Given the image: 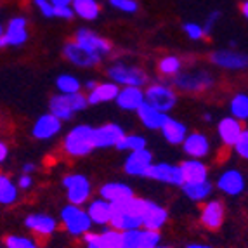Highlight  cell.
Returning a JSON list of instances; mask_svg holds the SVG:
<instances>
[{
	"label": "cell",
	"instance_id": "1",
	"mask_svg": "<svg viewBox=\"0 0 248 248\" xmlns=\"http://www.w3.org/2000/svg\"><path fill=\"white\" fill-rule=\"evenodd\" d=\"M144 198H137L136 195L124 202L113 203L109 226L118 231L142 228V210H144Z\"/></svg>",
	"mask_w": 248,
	"mask_h": 248
},
{
	"label": "cell",
	"instance_id": "2",
	"mask_svg": "<svg viewBox=\"0 0 248 248\" xmlns=\"http://www.w3.org/2000/svg\"><path fill=\"white\" fill-rule=\"evenodd\" d=\"M87 95L82 92H75V94H56L49 101V113L58 116L61 122L71 120L77 113L87 109Z\"/></svg>",
	"mask_w": 248,
	"mask_h": 248
},
{
	"label": "cell",
	"instance_id": "3",
	"mask_svg": "<svg viewBox=\"0 0 248 248\" xmlns=\"http://www.w3.org/2000/svg\"><path fill=\"white\" fill-rule=\"evenodd\" d=\"M62 149L71 158L89 156L94 151L91 125L80 124L71 128L70 132L66 134V137H64V141H62Z\"/></svg>",
	"mask_w": 248,
	"mask_h": 248
},
{
	"label": "cell",
	"instance_id": "4",
	"mask_svg": "<svg viewBox=\"0 0 248 248\" xmlns=\"http://www.w3.org/2000/svg\"><path fill=\"white\" fill-rule=\"evenodd\" d=\"M174 78L175 89L182 92H189V94H198V92H205L208 89L214 87L215 77L205 68L200 70H184L179 71Z\"/></svg>",
	"mask_w": 248,
	"mask_h": 248
},
{
	"label": "cell",
	"instance_id": "5",
	"mask_svg": "<svg viewBox=\"0 0 248 248\" xmlns=\"http://www.w3.org/2000/svg\"><path fill=\"white\" fill-rule=\"evenodd\" d=\"M108 77L109 82L116 83L118 87H142L148 85L149 77L142 68L132 66L127 62H115L108 68Z\"/></svg>",
	"mask_w": 248,
	"mask_h": 248
},
{
	"label": "cell",
	"instance_id": "6",
	"mask_svg": "<svg viewBox=\"0 0 248 248\" xmlns=\"http://www.w3.org/2000/svg\"><path fill=\"white\" fill-rule=\"evenodd\" d=\"M144 103L161 113H170L177 104V94L172 85L155 82L144 89Z\"/></svg>",
	"mask_w": 248,
	"mask_h": 248
},
{
	"label": "cell",
	"instance_id": "7",
	"mask_svg": "<svg viewBox=\"0 0 248 248\" xmlns=\"http://www.w3.org/2000/svg\"><path fill=\"white\" fill-rule=\"evenodd\" d=\"M61 222L68 234H71L73 238L83 236L92 229V222L87 212L78 205H71V203L61 210Z\"/></svg>",
	"mask_w": 248,
	"mask_h": 248
},
{
	"label": "cell",
	"instance_id": "8",
	"mask_svg": "<svg viewBox=\"0 0 248 248\" xmlns=\"http://www.w3.org/2000/svg\"><path fill=\"white\" fill-rule=\"evenodd\" d=\"M62 186L66 189V198L71 205H85L91 200L92 184L83 174H68L62 179Z\"/></svg>",
	"mask_w": 248,
	"mask_h": 248
},
{
	"label": "cell",
	"instance_id": "9",
	"mask_svg": "<svg viewBox=\"0 0 248 248\" xmlns=\"http://www.w3.org/2000/svg\"><path fill=\"white\" fill-rule=\"evenodd\" d=\"M78 46H82L83 49H87L89 52H92L94 56H97V58L104 59L106 56H109L113 50V46L111 42L108 40V38L101 37V35H97L95 31H92V30L89 28H80L77 33H75V38H73Z\"/></svg>",
	"mask_w": 248,
	"mask_h": 248
},
{
	"label": "cell",
	"instance_id": "10",
	"mask_svg": "<svg viewBox=\"0 0 248 248\" xmlns=\"http://www.w3.org/2000/svg\"><path fill=\"white\" fill-rule=\"evenodd\" d=\"M210 61L214 66L228 71H245L248 68L247 54L238 49H219L210 54Z\"/></svg>",
	"mask_w": 248,
	"mask_h": 248
},
{
	"label": "cell",
	"instance_id": "11",
	"mask_svg": "<svg viewBox=\"0 0 248 248\" xmlns=\"http://www.w3.org/2000/svg\"><path fill=\"white\" fill-rule=\"evenodd\" d=\"M146 179H153L161 184H167V186H182L184 177H182L181 167L174 165V163H169V161H158V163H151V167L148 169L144 175Z\"/></svg>",
	"mask_w": 248,
	"mask_h": 248
},
{
	"label": "cell",
	"instance_id": "12",
	"mask_svg": "<svg viewBox=\"0 0 248 248\" xmlns=\"http://www.w3.org/2000/svg\"><path fill=\"white\" fill-rule=\"evenodd\" d=\"M124 136V127L118 124H104L101 127H92V144H94V149L115 148Z\"/></svg>",
	"mask_w": 248,
	"mask_h": 248
},
{
	"label": "cell",
	"instance_id": "13",
	"mask_svg": "<svg viewBox=\"0 0 248 248\" xmlns=\"http://www.w3.org/2000/svg\"><path fill=\"white\" fill-rule=\"evenodd\" d=\"M215 186L220 193L228 196H240L245 193L247 182H245V175L241 170L238 169H226L224 172H220V175L215 181Z\"/></svg>",
	"mask_w": 248,
	"mask_h": 248
},
{
	"label": "cell",
	"instance_id": "14",
	"mask_svg": "<svg viewBox=\"0 0 248 248\" xmlns=\"http://www.w3.org/2000/svg\"><path fill=\"white\" fill-rule=\"evenodd\" d=\"M62 56L77 68H94L97 66L103 59L94 56L92 52H89L87 49H83L82 46H78L75 40H70L64 44L62 47Z\"/></svg>",
	"mask_w": 248,
	"mask_h": 248
},
{
	"label": "cell",
	"instance_id": "15",
	"mask_svg": "<svg viewBox=\"0 0 248 248\" xmlns=\"http://www.w3.org/2000/svg\"><path fill=\"white\" fill-rule=\"evenodd\" d=\"M28 19L25 16H14L4 28V38L7 47H21L28 42Z\"/></svg>",
	"mask_w": 248,
	"mask_h": 248
},
{
	"label": "cell",
	"instance_id": "16",
	"mask_svg": "<svg viewBox=\"0 0 248 248\" xmlns=\"http://www.w3.org/2000/svg\"><path fill=\"white\" fill-rule=\"evenodd\" d=\"M151 163H153V153L148 148H144L128 153V156L124 161V170L130 177H144Z\"/></svg>",
	"mask_w": 248,
	"mask_h": 248
},
{
	"label": "cell",
	"instance_id": "17",
	"mask_svg": "<svg viewBox=\"0 0 248 248\" xmlns=\"http://www.w3.org/2000/svg\"><path fill=\"white\" fill-rule=\"evenodd\" d=\"M181 146L187 158H196V160H203L205 156H208L212 149L210 139L203 132H187Z\"/></svg>",
	"mask_w": 248,
	"mask_h": 248
},
{
	"label": "cell",
	"instance_id": "18",
	"mask_svg": "<svg viewBox=\"0 0 248 248\" xmlns=\"http://www.w3.org/2000/svg\"><path fill=\"white\" fill-rule=\"evenodd\" d=\"M62 122L58 116H54L52 113H44L42 116H38L37 122L33 124L31 128V136L38 141H50L54 137L61 132Z\"/></svg>",
	"mask_w": 248,
	"mask_h": 248
},
{
	"label": "cell",
	"instance_id": "19",
	"mask_svg": "<svg viewBox=\"0 0 248 248\" xmlns=\"http://www.w3.org/2000/svg\"><path fill=\"white\" fill-rule=\"evenodd\" d=\"M167 220H169V210L161 207L160 203L146 200L144 210H142V228L160 231L167 224Z\"/></svg>",
	"mask_w": 248,
	"mask_h": 248
},
{
	"label": "cell",
	"instance_id": "20",
	"mask_svg": "<svg viewBox=\"0 0 248 248\" xmlns=\"http://www.w3.org/2000/svg\"><path fill=\"white\" fill-rule=\"evenodd\" d=\"M224 217H226V207L220 200H208L200 214V220L208 229H219L224 222Z\"/></svg>",
	"mask_w": 248,
	"mask_h": 248
},
{
	"label": "cell",
	"instance_id": "21",
	"mask_svg": "<svg viewBox=\"0 0 248 248\" xmlns=\"http://www.w3.org/2000/svg\"><path fill=\"white\" fill-rule=\"evenodd\" d=\"M111 210H113V205L103 198H95V200H92V202H89L87 208H85L92 226H99V228L109 226Z\"/></svg>",
	"mask_w": 248,
	"mask_h": 248
},
{
	"label": "cell",
	"instance_id": "22",
	"mask_svg": "<svg viewBox=\"0 0 248 248\" xmlns=\"http://www.w3.org/2000/svg\"><path fill=\"white\" fill-rule=\"evenodd\" d=\"M116 106L124 111H136L144 103V89L142 87H120L115 97Z\"/></svg>",
	"mask_w": 248,
	"mask_h": 248
},
{
	"label": "cell",
	"instance_id": "23",
	"mask_svg": "<svg viewBox=\"0 0 248 248\" xmlns=\"http://www.w3.org/2000/svg\"><path fill=\"white\" fill-rule=\"evenodd\" d=\"M25 226L38 236H50L58 229V220L49 214H30L25 219Z\"/></svg>",
	"mask_w": 248,
	"mask_h": 248
},
{
	"label": "cell",
	"instance_id": "24",
	"mask_svg": "<svg viewBox=\"0 0 248 248\" xmlns=\"http://www.w3.org/2000/svg\"><path fill=\"white\" fill-rule=\"evenodd\" d=\"M130 196H134V189L125 182H106L99 187V198L106 200L113 205V203L124 202V200H128Z\"/></svg>",
	"mask_w": 248,
	"mask_h": 248
},
{
	"label": "cell",
	"instance_id": "25",
	"mask_svg": "<svg viewBox=\"0 0 248 248\" xmlns=\"http://www.w3.org/2000/svg\"><path fill=\"white\" fill-rule=\"evenodd\" d=\"M118 85L113 82H99L95 83V87L92 91H89L87 94V103L89 106H95V104H103V103H111L115 101L116 94H118Z\"/></svg>",
	"mask_w": 248,
	"mask_h": 248
},
{
	"label": "cell",
	"instance_id": "26",
	"mask_svg": "<svg viewBox=\"0 0 248 248\" xmlns=\"http://www.w3.org/2000/svg\"><path fill=\"white\" fill-rule=\"evenodd\" d=\"M243 132V125L240 120H236L232 116H224L222 120L217 124V134L222 144L232 146L236 142V139L240 137V134Z\"/></svg>",
	"mask_w": 248,
	"mask_h": 248
},
{
	"label": "cell",
	"instance_id": "27",
	"mask_svg": "<svg viewBox=\"0 0 248 248\" xmlns=\"http://www.w3.org/2000/svg\"><path fill=\"white\" fill-rule=\"evenodd\" d=\"M160 132L169 144L177 146L184 141V137H186V134H187V127H186V124L175 120L172 116H167V120L163 122V125L160 127Z\"/></svg>",
	"mask_w": 248,
	"mask_h": 248
},
{
	"label": "cell",
	"instance_id": "28",
	"mask_svg": "<svg viewBox=\"0 0 248 248\" xmlns=\"http://www.w3.org/2000/svg\"><path fill=\"white\" fill-rule=\"evenodd\" d=\"M181 189L187 200L198 203V202H205V200L210 198L212 191H214V184H212L208 179L200 181V182H182Z\"/></svg>",
	"mask_w": 248,
	"mask_h": 248
},
{
	"label": "cell",
	"instance_id": "29",
	"mask_svg": "<svg viewBox=\"0 0 248 248\" xmlns=\"http://www.w3.org/2000/svg\"><path fill=\"white\" fill-rule=\"evenodd\" d=\"M139 122L144 125L149 130H160V127L163 125V122L167 120V113H161L158 109H155L153 106H149L148 103H142L141 106L136 109Z\"/></svg>",
	"mask_w": 248,
	"mask_h": 248
},
{
	"label": "cell",
	"instance_id": "30",
	"mask_svg": "<svg viewBox=\"0 0 248 248\" xmlns=\"http://www.w3.org/2000/svg\"><path fill=\"white\" fill-rule=\"evenodd\" d=\"M179 167H181L184 182H200V181L208 179V169L202 160L187 158V160L182 161Z\"/></svg>",
	"mask_w": 248,
	"mask_h": 248
},
{
	"label": "cell",
	"instance_id": "31",
	"mask_svg": "<svg viewBox=\"0 0 248 248\" xmlns=\"http://www.w3.org/2000/svg\"><path fill=\"white\" fill-rule=\"evenodd\" d=\"M73 14L83 21H95L101 16V4L97 0H71Z\"/></svg>",
	"mask_w": 248,
	"mask_h": 248
},
{
	"label": "cell",
	"instance_id": "32",
	"mask_svg": "<svg viewBox=\"0 0 248 248\" xmlns=\"http://www.w3.org/2000/svg\"><path fill=\"white\" fill-rule=\"evenodd\" d=\"M17 198H19L17 186L7 175L0 174V205H4V207L14 205L17 202Z\"/></svg>",
	"mask_w": 248,
	"mask_h": 248
},
{
	"label": "cell",
	"instance_id": "33",
	"mask_svg": "<svg viewBox=\"0 0 248 248\" xmlns=\"http://www.w3.org/2000/svg\"><path fill=\"white\" fill-rule=\"evenodd\" d=\"M115 148L118 149V151H128V153H132V151H139V149L148 148V142H146V137L141 136V134H125Z\"/></svg>",
	"mask_w": 248,
	"mask_h": 248
},
{
	"label": "cell",
	"instance_id": "34",
	"mask_svg": "<svg viewBox=\"0 0 248 248\" xmlns=\"http://www.w3.org/2000/svg\"><path fill=\"white\" fill-rule=\"evenodd\" d=\"M229 111L231 116L236 120L245 122L248 118V95L245 92H238L232 95L231 103H229Z\"/></svg>",
	"mask_w": 248,
	"mask_h": 248
},
{
	"label": "cell",
	"instance_id": "35",
	"mask_svg": "<svg viewBox=\"0 0 248 248\" xmlns=\"http://www.w3.org/2000/svg\"><path fill=\"white\" fill-rule=\"evenodd\" d=\"M56 89L59 94H75L82 91V82L75 75L62 73L56 78Z\"/></svg>",
	"mask_w": 248,
	"mask_h": 248
},
{
	"label": "cell",
	"instance_id": "36",
	"mask_svg": "<svg viewBox=\"0 0 248 248\" xmlns=\"http://www.w3.org/2000/svg\"><path fill=\"white\" fill-rule=\"evenodd\" d=\"M182 70V61L175 54H169L158 61V71L165 77H175Z\"/></svg>",
	"mask_w": 248,
	"mask_h": 248
},
{
	"label": "cell",
	"instance_id": "37",
	"mask_svg": "<svg viewBox=\"0 0 248 248\" xmlns=\"http://www.w3.org/2000/svg\"><path fill=\"white\" fill-rule=\"evenodd\" d=\"M97 238L104 248H122V234L118 229L106 228L101 232H97Z\"/></svg>",
	"mask_w": 248,
	"mask_h": 248
},
{
	"label": "cell",
	"instance_id": "38",
	"mask_svg": "<svg viewBox=\"0 0 248 248\" xmlns=\"http://www.w3.org/2000/svg\"><path fill=\"white\" fill-rule=\"evenodd\" d=\"M160 243H161L160 231L141 228V234H139V248H155Z\"/></svg>",
	"mask_w": 248,
	"mask_h": 248
},
{
	"label": "cell",
	"instance_id": "39",
	"mask_svg": "<svg viewBox=\"0 0 248 248\" xmlns=\"http://www.w3.org/2000/svg\"><path fill=\"white\" fill-rule=\"evenodd\" d=\"M5 248H38L37 241L23 234H11L5 238Z\"/></svg>",
	"mask_w": 248,
	"mask_h": 248
},
{
	"label": "cell",
	"instance_id": "40",
	"mask_svg": "<svg viewBox=\"0 0 248 248\" xmlns=\"http://www.w3.org/2000/svg\"><path fill=\"white\" fill-rule=\"evenodd\" d=\"M109 5L124 14H136L139 11V2L137 0H108Z\"/></svg>",
	"mask_w": 248,
	"mask_h": 248
},
{
	"label": "cell",
	"instance_id": "41",
	"mask_svg": "<svg viewBox=\"0 0 248 248\" xmlns=\"http://www.w3.org/2000/svg\"><path fill=\"white\" fill-rule=\"evenodd\" d=\"M120 234H122V248H139L141 229H127V231H120Z\"/></svg>",
	"mask_w": 248,
	"mask_h": 248
},
{
	"label": "cell",
	"instance_id": "42",
	"mask_svg": "<svg viewBox=\"0 0 248 248\" xmlns=\"http://www.w3.org/2000/svg\"><path fill=\"white\" fill-rule=\"evenodd\" d=\"M182 31L186 33V37L189 40H203L205 35H203V28L200 23H195V21H187L182 25Z\"/></svg>",
	"mask_w": 248,
	"mask_h": 248
},
{
	"label": "cell",
	"instance_id": "43",
	"mask_svg": "<svg viewBox=\"0 0 248 248\" xmlns=\"http://www.w3.org/2000/svg\"><path fill=\"white\" fill-rule=\"evenodd\" d=\"M220 17H222V13H220V11H217V9L208 13L207 19H205V23L202 25L203 35H205V37H210V35L214 33V30H215V26H217V23L220 21Z\"/></svg>",
	"mask_w": 248,
	"mask_h": 248
},
{
	"label": "cell",
	"instance_id": "44",
	"mask_svg": "<svg viewBox=\"0 0 248 248\" xmlns=\"http://www.w3.org/2000/svg\"><path fill=\"white\" fill-rule=\"evenodd\" d=\"M232 148H234V151H236L238 156L247 160L248 158V130L247 128H243V132H241L240 137L236 139V142L232 144Z\"/></svg>",
	"mask_w": 248,
	"mask_h": 248
},
{
	"label": "cell",
	"instance_id": "45",
	"mask_svg": "<svg viewBox=\"0 0 248 248\" xmlns=\"http://www.w3.org/2000/svg\"><path fill=\"white\" fill-rule=\"evenodd\" d=\"M33 5L38 9V13L44 17H47V19L54 17V5L50 4L49 0H33Z\"/></svg>",
	"mask_w": 248,
	"mask_h": 248
},
{
	"label": "cell",
	"instance_id": "46",
	"mask_svg": "<svg viewBox=\"0 0 248 248\" xmlns=\"http://www.w3.org/2000/svg\"><path fill=\"white\" fill-rule=\"evenodd\" d=\"M54 17H59V19H73V9L71 5H54Z\"/></svg>",
	"mask_w": 248,
	"mask_h": 248
},
{
	"label": "cell",
	"instance_id": "47",
	"mask_svg": "<svg viewBox=\"0 0 248 248\" xmlns=\"http://www.w3.org/2000/svg\"><path fill=\"white\" fill-rule=\"evenodd\" d=\"M83 241H85V245H87V248H104L103 245H101L99 238H97V232H85L83 234Z\"/></svg>",
	"mask_w": 248,
	"mask_h": 248
},
{
	"label": "cell",
	"instance_id": "48",
	"mask_svg": "<svg viewBox=\"0 0 248 248\" xmlns=\"http://www.w3.org/2000/svg\"><path fill=\"white\" fill-rule=\"evenodd\" d=\"M33 186V177H31V174H23L19 175V179H17V189H30V187Z\"/></svg>",
	"mask_w": 248,
	"mask_h": 248
},
{
	"label": "cell",
	"instance_id": "49",
	"mask_svg": "<svg viewBox=\"0 0 248 248\" xmlns=\"http://www.w3.org/2000/svg\"><path fill=\"white\" fill-rule=\"evenodd\" d=\"M9 156V148L4 141H0V163H4Z\"/></svg>",
	"mask_w": 248,
	"mask_h": 248
},
{
	"label": "cell",
	"instance_id": "50",
	"mask_svg": "<svg viewBox=\"0 0 248 248\" xmlns=\"http://www.w3.org/2000/svg\"><path fill=\"white\" fill-rule=\"evenodd\" d=\"M35 169H37L35 163H25V165H23V174H33Z\"/></svg>",
	"mask_w": 248,
	"mask_h": 248
},
{
	"label": "cell",
	"instance_id": "51",
	"mask_svg": "<svg viewBox=\"0 0 248 248\" xmlns=\"http://www.w3.org/2000/svg\"><path fill=\"white\" fill-rule=\"evenodd\" d=\"M240 11H241V16L247 19V17H248V0H243V2H241V4H240Z\"/></svg>",
	"mask_w": 248,
	"mask_h": 248
},
{
	"label": "cell",
	"instance_id": "52",
	"mask_svg": "<svg viewBox=\"0 0 248 248\" xmlns=\"http://www.w3.org/2000/svg\"><path fill=\"white\" fill-rule=\"evenodd\" d=\"M52 5H70L71 0H49Z\"/></svg>",
	"mask_w": 248,
	"mask_h": 248
},
{
	"label": "cell",
	"instance_id": "53",
	"mask_svg": "<svg viewBox=\"0 0 248 248\" xmlns=\"http://www.w3.org/2000/svg\"><path fill=\"white\" fill-rule=\"evenodd\" d=\"M95 83H97V82H95V80H89V82L83 83L82 87H85V89H87V92H89V91H92V89L95 87Z\"/></svg>",
	"mask_w": 248,
	"mask_h": 248
},
{
	"label": "cell",
	"instance_id": "54",
	"mask_svg": "<svg viewBox=\"0 0 248 248\" xmlns=\"http://www.w3.org/2000/svg\"><path fill=\"white\" fill-rule=\"evenodd\" d=\"M186 248H214L210 245H203V243H189Z\"/></svg>",
	"mask_w": 248,
	"mask_h": 248
},
{
	"label": "cell",
	"instance_id": "55",
	"mask_svg": "<svg viewBox=\"0 0 248 248\" xmlns=\"http://www.w3.org/2000/svg\"><path fill=\"white\" fill-rule=\"evenodd\" d=\"M203 118H205V120H207V122H210V120H212V116L208 115V113H207V115H205V116H203Z\"/></svg>",
	"mask_w": 248,
	"mask_h": 248
},
{
	"label": "cell",
	"instance_id": "56",
	"mask_svg": "<svg viewBox=\"0 0 248 248\" xmlns=\"http://www.w3.org/2000/svg\"><path fill=\"white\" fill-rule=\"evenodd\" d=\"M155 248H170V247H163V245H158V247H155Z\"/></svg>",
	"mask_w": 248,
	"mask_h": 248
}]
</instances>
